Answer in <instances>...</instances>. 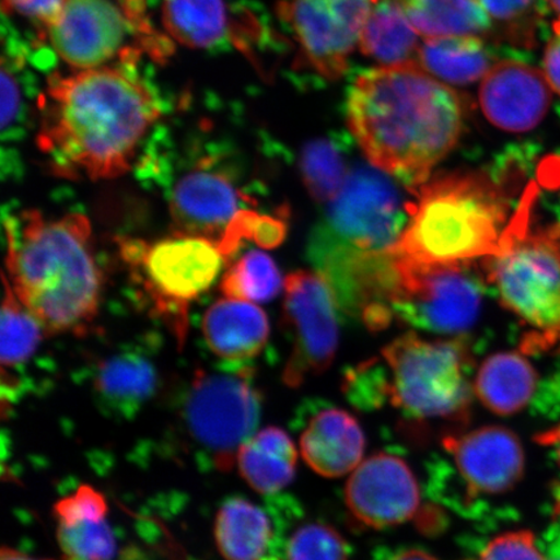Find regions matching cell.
<instances>
[{
	"mask_svg": "<svg viewBox=\"0 0 560 560\" xmlns=\"http://www.w3.org/2000/svg\"><path fill=\"white\" fill-rule=\"evenodd\" d=\"M42 104L39 149L55 174L72 179L128 173L161 115L156 96L125 67L54 75Z\"/></svg>",
	"mask_w": 560,
	"mask_h": 560,
	"instance_id": "1",
	"label": "cell"
},
{
	"mask_svg": "<svg viewBox=\"0 0 560 560\" xmlns=\"http://www.w3.org/2000/svg\"><path fill=\"white\" fill-rule=\"evenodd\" d=\"M347 120L371 164L418 187L457 145L465 105L453 89L410 62L357 77L348 93Z\"/></svg>",
	"mask_w": 560,
	"mask_h": 560,
	"instance_id": "2",
	"label": "cell"
},
{
	"mask_svg": "<svg viewBox=\"0 0 560 560\" xmlns=\"http://www.w3.org/2000/svg\"><path fill=\"white\" fill-rule=\"evenodd\" d=\"M5 268L13 292L48 335L82 334L100 312L103 276L82 213L37 209L4 215Z\"/></svg>",
	"mask_w": 560,
	"mask_h": 560,
	"instance_id": "3",
	"label": "cell"
},
{
	"mask_svg": "<svg viewBox=\"0 0 560 560\" xmlns=\"http://www.w3.org/2000/svg\"><path fill=\"white\" fill-rule=\"evenodd\" d=\"M416 205L395 254L425 264H464L500 250L509 229L508 202L481 172L435 175L417 187Z\"/></svg>",
	"mask_w": 560,
	"mask_h": 560,
	"instance_id": "4",
	"label": "cell"
},
{
	"mask_svg": "<svg viewBox=\"0 0 560 560\" xmlns=\"http://www.w3.org/2000/svg\"><path fill=\"white\" fill-rule=\"evenodd\" d=\"M138 295L150 312L185 345L188 311L212 287L228 261L221 245L207 237L175 233L155 242H118Z\"/></svg>",
	"mask_w": 560,
	"mask_h": 560,
	"instance_id": "5",
	"label": "cell"
},
{
	"mask_svg": "<svg viewBox=\"0 0 560 560\" xmlns=\"http://www.w3.org/2000/svg\"><path fill=\"white\" fill-rule=\"evenodd\" d=\"M388 401L416 419L465 423L474 360L466 339L424 340L408 334L383 350Z\"/></svg>",
	"mask_w": 560,
	"mask_h": 560,
	"instance_id": "6",
	"label": "cell"
},
{
	"mask_svg": "<svg viewBox=\"0 0 560 560\" xmlns=\"http://www.w3.org/2000/svg\"><path fill=\"white\" fill-rule=\"evenodd\" d=\"M328 205L307 247L313 265L331 257L388 254L408 225L406 213L412 206L402 200L394 180L369 166L350 171Z\"/></svg>",
	"mask_w": 560,
	"mask_h": 560,
	"instance_id": "7",
	"label": "cell"
},
{
	"mask_svg": "<svg viewBox=\"0 0 560 560\" xmlns=\"http://www.w3.org/2000/svg\"><path fill=\"white\" fill-rule=\"evenodd\" d=\"M520 220L503 236L500 250L487 257V278L501 304L534 328L532 346L560 341V228L536 233Z\"/></svg>",
	"mask_w": 560,
	"mask_h": 560,
	"instance_id": "8",
	"label": "cell"
},
{
	"mask_svg": "<svg viewBox=\"0 0 560 560\" xmlns=\"http://www.w3.org/2000/svg\"><path fill=\"white\" fill-rule=\"evenodd\" d=\"M225 363L196 371L179 405L187 435L212 455L220 470L233 467L241 446L255 435L262 405L248 363Z\"/></svg>",
	"mask_w": 560,
	"mask_h": 560,
	"instance_id": "9",
	"label": "cell"
},
{
	"mask_svg": "<svg viewBox=\"0 0 560 560\" xmlns=\"http://www.w3.org/2000/svg\"><path fill=\"white\" fill-rule=\"evenodd\" d=\"M175 233L207 237L221 245L228 258L245 241V231L258 213L234 171L215 156L201 158L187 170L159 182Z\"/></svg>",
	"mask_w": 560,
	"mask_h": 560,
	"instance_id": "10",
	"label": "cell"
},
{
	"mask_svg": "<svg viewBox=\"0 0 560 560\" xmlns=\"http://www.w3.org/2000/svg\"><path fill=\"white\" fill-rule=\"evenodd\" d=\"M396 257L398 278L389 301L392 317L430 332L470 330L482 300V280L470 262L425 264Z\"/></svg>",
	"mask_w": 560,
	"mask_h": 560,
	"instance_id": "11",
	"label": "cell"
},
{
	"mask_svg": "<svg viewBox=\"0 0 560 560\" xmlns=\"http://www.w3.org/2000/svg\"><path fill=\"white\" fill-rule=\"evenodd\" d=\"M284 291L283 322L292 347L283 382L295 388L330 368L339 346V305L318 271L292 272Z\"/></svg>",
	"mask_w": 560,
	"mask_h": 560,
	"instance_id": "12",
	"label": "cell"
},
{
	"mask_svg": "<svg viewBox=\"0 0 560 560\" xmlns=\"http://www.w3.org/2000/svg\"><path fill=\"white\" fill-rule=\"evenodd\" d=\"M377 0H283L280 16L291 26L310 66L328 80L339 79L360 44Z\"/></svg>",
	"mask_w": 560,
	"mask_h": 560,
	"instance_id": "13",
	"label": "cell"
},
{
	"mask_svg": "<svg viewBox=\"0 0 560 560\" xmlns=\"http://www.w3.org/2000/svg\"><path fill=\"white\" fill-rule=\"evenodd\" d=\"M132 18L112 0H66L46 32L54 51L68 66L104 67L122 50Z\"/></svg>",
	"mask_w": 560,
	"mask_h": 560,
	"instance_id": "14",
	"label": "cell"
},
{
	"mask_svg": "<svg viewBox=\"0 0 560 560\" xmlns=\"http://www.w3.org/2000/svg\"><path fill=\"white\" fill-rule=\"evenodd\" d=\"M346 503L354 520L369 528L384 529L409 522L420 505L416 475L397 455H371L350 475Z\"/></svg>",
	"mask_w": 560,
	"mask_h": 560,
	"instance_id": "15",
	"label": "cell"
},
{
	"mask_svg": "<svg viewBox=\"0 0 560 560\" xmlns=\"http://www.w3.org/2000/svg\"><path fill=\"white\" fill-rule=\"evenodd\" d=\"M443 445L471 497L508 493L523 479V445L506 427L486 425L465 435L446 436Z\"/></svg>",
	"mask_w": 560,
	"mask_h": 560,
	"instance_id": "16",
	"label": "cell"
},
{
	"mask_svg": "<svg viewBox=\"0 0 560 560\" xmlns=\"http://www.w3.org/2000/svg\"><path fill=\"white\" fill-rule=\"evenodd\" d=\"M551 91L540 70L522 61L503 60L495 62L482 80L480 104L497 128L525 132L548 114Z\"/></svg>",
	"mask_w": 560,
	"mask_h": 560,
	"instance_id": "17",
	"label": "cell"
},
{
	"mask_svg": "<svg viewBox=\"0 0 560 560\" xmlns=\"http://www.w3.org/2000/svg\"><path fill=\"white\" fill-rule=\"evenodd\" d=\"M90 376L96 402L122 418L136 416L159 388L155 360L145 348L132 345L97 360Z\"/></svg>",
	"mask_w": 560,
	"mask_h": 560,
	"instance_id": "18",
	"label": "cell"
},
{
	"mask_svg": "<svg viewBox=\"0 0 560 560\" xmlns=\"http://www.w3.org/2000/svg\"><path fill=\"white\" fill-rule=\"evenodd\" d=\"M366 439L348 411L325 408L315 412L300 438L306 465L324 478H341L362 464Z\"/></svg>",
	"mask_w": 560,
	"mask_h": 560,
	"instance_id": "19",
	"label": "cell"
},
{
	"mask_svg": "<svg viewBox=\"0 0 560 560\" xmlns=\"http://www.w3.org/2000/svg\"><path fill=\"white\" fill-rule=\"evenodd\" d=\"M270 327L266 314L248 301L221 299L208 307L202 335L210 350L225 362L249 363L265 348Z\"/></svg>",
	"mask_w": 560,
	"mask_h": 560,
	"instance_id": "20",
	"label": "cell"
},
{
	"mask_svg": "<svg viewBox=\"0 0 560 560\" xmlns=\"http://www.w3.org/2000/svg\"><path fill=\"white\" fill-rule=\"evenodd\" d=\"M538 374L520 352L488 357L474 384L475 395L489 411L511 417L529 405L536 394Z\"/></svg>",
	"mask_w": 560,
	"mask_h": 560,
	"instance_id": "21",
	"label": "cell"
},
{
	"mask_svg": "<svg viewBox=\"0 0 560 560\" xmlns=\"http://www.w3.org/2000/svg\"><path fill=\"white\" fill-rule=\"evenodd\" d=\"M236 464L242 478L255 492L275 494L295 479L296 446L289 433L268 427L245 441L237 452Z\"/></svg>",
	"mask_w": 560,
	"mask_h": 560,
	"instance_id": "22",
	"label": "cell"
},
{
	"mask_svg": "<svg viewBox=\"0 0 560 560\" xmlns=\"http://www.w3.org/2000/svg\"><path fill=\"white\" fill-rule=\"evenodd\" d=\"M419 66L441 81L470 85L485 79L494 66V55L487 42L476 35L427 38L420 46Z\"/></svg>",
	"mask_w": 560,
	"mask_h": 560,
	"instance_id": "23",
	"label": "cell"
},
{
	"mask_svg": "<svg viewBox=\"0 0 560 560\" xmlns=\"http://www.w3.org/2000/svg\"><path fill=\"white\" fill-rule=\"evenodd\" d=\"M214 540L225 560H262L272 540L271 522L255 503L231 499L217 514Z\"/></svg>",
	"mask_w": 560,
	"mask_h": 560,
	"instance_id": "24",
	"label": "cell"
},
{
	"mask_svg": "<svg viewBox=\"0 0 560 560\" xmlns=\"http://www.w3.org/2000/svg\"><path fill=\"white\" fill-rule=\"evenodd\" d=\"M419 33L398 0H377L360 37L362 54L384 67L418 62Z\"/></svg>",
	"mask_w": 560,
	"mask_h": 560,
	"instance_id": "25",
	"label": "cell"
},
{
	"mask_svg": "<svg viewBox=\"0 0 560 560\" xmlns=\"http://www.w3.org/2000/svg\"><path fill=\"white\" fill-rule=\"evenodd\" d=\"M415 30L427 38L476 35L492 31L485 9L476 0H398Z\"/></svg>",
	"mask_w": 560,
	"mask_h": 560,
	"instance_id": "26",
	"label": "cell"
},
{
	"mask_svg": "<svg viewBox=\"0 0 560 560\" xmlns=\"http://www.w3.org/2000/svg\"><path fill=\"white\" fill-rule=\"evenodd\" d=\"M161 15L167 34L191 48L214 47L229 32L223 0H164Z\"/></svg>",
	"mask_w": 560,
	"mask_h": 560,
	"instance_id": "27",
	"label": "cell"
},
{
	"mask_svg": "<svg viewBox=\"0 0 560 560\" xmlns=\"http://www.w3.org/2000/svg\"><path fill=\"white\" fill-rule=\"evenodd\" d=\"M4 299L0 322V363L3 373L24 368L42 346L47 334L39 320L21 304L3 277Z\"/></svg>",
	"mask_w": 560,
	"mask_h": 560,
	"instance_id": "28",
	"label": "cell"
},
{
	"mask_svg": "<svg viewBox=\"0 0 560 560\" xmlns=\"http://www.w3.org/2000/svg\"><path fill=\"white\" fill-rule=\"evenodd\" d=\"M301 178L312 198L331 202L350 173L345 143L335 138L315 139L301 152Z\"/></svg>",
	"mask_w": 560,
	"mask_h": 560,
	"instance_id": "29",
	"label": "cell"
},
{
	"mask_svg": "<svg viewBox=\"0 0 560 560\" xmlns=\"http://www.w3.org/2000/svg\"><path fill=\"white\" fill-rule=\"evenodd\" d=\"M283 285L275 260L261 250H249L230 265L220 290L229 299L265 303L276 299Z\"/></svg>",
	"mask_w": 560,
	"mask_h": 560,
	"instance_id": "30",
	"label": "cell"
},
{
	"mask_svg": "<svg viewBox=\"0 0 560 560\" xmlns=\"http://www.w3.org/2000/svg\"><path fill=\"white\" fill-rule=\"evenodd\" d=\"M62 560H112L117 544L107 517L72 516L56 520Z\"/></svg>",
	"mask_w": 560,
	"mask_h": 560,
	"instance_id": "31",
	"label": "cell"
},
{
	"mask_svg": "<svg viewBox=\"0 0 560 560\" xmlns=\"http://www.w3.org/2000/svg\"><path fill=\"white\" fill-rule=\"evenodd\" d=\"M492 25L490 35L517 47H534L546 0H478Z\"/></svg>",
	"mask_w": 560,
	"mask_h": 560,
	"instance_id": "32",
	"label": "cell"
},
{
	"mask_svg": "<svg viewBox=\"0 0 560 560\" xmlns=\"http://www.w3.org/2000/svg\"><path fill=\"white\" fill-rule=\"evenodd\" d=\"M287 560H349L348 546L338 530L324 523H307L293 532Z\"/></svg>",
	"mask_w": 560,
	"mask_h": 560,
	"instance_id": "33",
	"label": "cell"
},
{
	"mask_svg": "<svg viewBox=\"0 0 560 560\" xmlns=\"http://www.w3.org/2000/svg\"><path fill=\"white\" fill-rule=\"evenodd\" d=\"M479 560H545L530 530H510L493 538Z\"/></svg>",
	"mask_w": 560,
	"mask_h": 560,
	"instance_id": "34",
	"label": "cell"
},
{
	"mask_svg": "<svg viewBox=\"0 0 560 560\" xmlns=\"http://www.w3.org/2000/svg\"><path fill=\"white\" fill-rule=\"evenodd\" d=\"M11 62V61H10ZM23 94H21L20 81L15 74L13 65L5 59L2 62V132L3 139L10 137V132L21 120L23 112Z\"/></svg>",
	"mask_w": 560,
	"mask_h": 560,
	"instance_id": "35",
	"label": "cell"
},
{
	"mask_svg": "<svg viewBox=\"0 0 560 560\" xmlns=\"http://www.w3.org/2000/svg\"><path fill=\"white\" fill-rule=\"evenodd\" d=\"M66 0H3L4 12H16L44 27L50 26Z\"/></svg>",
	"mask_w": 560,
	"mask_h": 560,
	"instance_id": "36",
	"label": "cell"
},
{
	"mask_svg": "<svg viewBox=\"0 0 560 560\" xmlns=\"http://www.w3.org/2000/svg\"><path fill=\"white\" fill-rule=\"evenodd\" d=\"M542 73L550 89L560 96V19L555 24V32L546 46Z\"/></svg>",
	"mask_w": 560,
	"mask_h": 560,
	"instance_id": "37",
	"label": "cell"
},
{
	"mask_svg": "<svg viewBox=\"0 0 560 560\" xmlns=\"http://www.w3.org/2000/svg\"><path fill=\"white\" fill-rule=\"evenodd\" d=\"M535 440L537 444L551 447L552 452L556 454V458L560 467V422L550 427V429L538 433Z\"/></svg>",
	"mask_w": 560,
	"mask_h": 560,
	"instance_id": "38",
	"label": "cell"
},
{
	"mask_svg": "<svg viewBox=\"0 0 560 560\" xmlns=\"http://www.w3.org/2000/svg\"><path fill=\"white\" fill-rule=\"evenodd\" d=\"M558 522L556 528L551 532V541H549L548 556L545 560H560V501L557 508Z\"/></svg>",
	"mask_w": 560,
	"mask_h": 560,
	"instance_id": "39",
	"label": "cell"
},
{
	"mask_svg": "<svg viewBox=\"0 0 560 560\" xmlns=\"http://www.w3.org/2000/svg\"><path fill=\"white\" fill-rule=\"evenodd\" d=\"M389 560H439L436 557L430 555V552L419 549H408L398 551L397 555L392 557Z\"/></svg>",
	"mask_w": 560,
	"mask_h": 560,
	"instance_id": "40",
	"label": "cell"
},
{
	"mask_svg": "<svg viewBox=\"0 0 560 560\" xmlns=\"http://www.w3.org/2000/svg\"><path fill=\"white\" fill-rule=\"evenodd\" d=\"M0 560H50V559L33 558L31 556L24 555V552H21L16 549L7 548V546H3L2 550H0Z\"/></svg>",
	"mask_w": 560,
	"mask_h": 560,
	"instance_id": "41",
	"label": "cell"
},
{
	"mask_svg": "<svg viewBox=\"0 0 560 560\" xmlns=\"http://www.w3.org/2000/svg\"><path fill=\"white\" fill-rule=\"evenodd\" d=\"M551 5L552 10H556L560 16V0H546Z\"/></svg>",
	"mask_w": 560,
	"mask_h": 560,
	"instance_id": "42",
	"label": "cell"
}]
</instances>
